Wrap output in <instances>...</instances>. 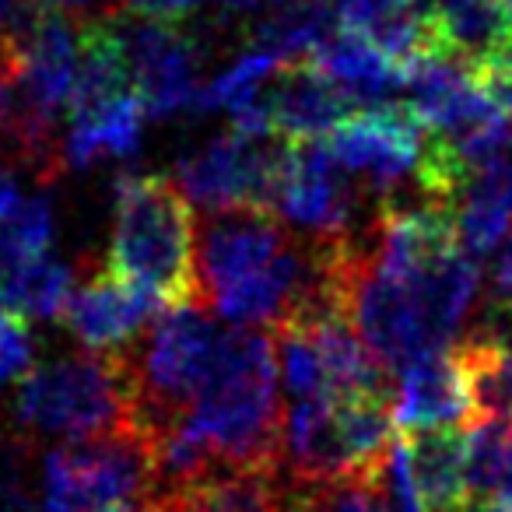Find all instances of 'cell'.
I'll list each match as a JSON object with an SVG mask.
<instances>
[{
	"label": "cell",
	"instance_id": "cell-1",
	"mask_svg": "<svg viewBox=\"0 0 512 512\" xmlns=\"http://www.w3.org/2000/svg\"><path fill=\"white\" fill-rule=\"evenodd\" d=\"M221 467H281V404L274 337L264 330L228 327L204 386L186 411Z\"/></svg>",
	"mask_w": 512,
	"mask_h": 512
},
{
	"label": "cell",
	"instance_id": "cell-2",
	"mask_svg": "<svg viewBox=\"0 0 512 512\" xmlns=\"http://www.w3.org/2000/svg\"><path fill=\"white\" fill-rule=\"evenodd\" d=\"M106 271L165 306L197 302V225L176 179L141 172L116 179Z\"/></svg>",
	"mask_w": 512,
	"mask_h": 512
},
{
	"label": "cell",
	"instance_id": "cell-3",
	"mask_svg": "<svg viewBox=\"0 0 512 512\" xmlns=\"http://www.w3.org/2000/svg\"><path fill=\"white\" fill-rule=\"evenodd\" d=\"M15 421L53 439H95L134 428V390L123 351H81L29 369Z\"/></svg>",
	"mask_w": 512,
	"mask_h": 512
},
{
	"label": "cell",
	"instance_id": "cell-4",
	"mask_svg": "<svg viewBox=\"0 0 512 512\" xmlns=\"http://www.w3.org/2000/svg\"><path fill=\"white\" fill-rule=\"evenodd\" d=\"M221 337L225 327L200 302L169 306L148 323V334L123 351L134 390V432L148 439L190 411L218 358Z\"/></svg>",
	"mask_w": 512,
	"mask_h": 512
},
{
	"label": "cell",
	"instance_id": "cell-5",
	"mask_svg": "<svg viewBox=\"0 0 512 512\" xmlns=\"http://www.w3.org/2000/svg\"><path fill=\"white\" fill-rule=\"evenodd\" d=\"M148 488V442L134 428L64 442L43 460V512H99Z\"/></svg>",
	"mask_w": 512,
	"mask_h": 512
},
{
	"label": "cell",
	"instance_id": "cell-6",
	"mask_svg": "<svg viewBox=\"0 0 512 512\" xmlns=\"http://www.w3.org/2000/svg\"><path fill=\"white\" fill-rule=\"evenodd\" d=\"M288 141L271 134L228 130L176 162V183L186 200L211 214L267 211L274 214V193L285 169Z\"/></svg>",
	"mask_w": 512,
	"mask_h": 512
},
{
	"label": "cell",
	"instance_id": "cell-7",
	"mask_svg": "<svg viewBox=\"0 0 512 512\" xmlns=\"http://www.w3.org/2000/svg\"><path fill=\"white\" fill-rule=\"evenodd\" d=\"M428 130L407 109L404 99L383 106L355 109L344 123H337L323 144L355 179H362L379 200H397L400 190L414 179L425 155Z\"/></svg>",
	"mask_w": 512,
	"mask_h": 512
},
{
	"label": "cell",
	"instance_id": "cell-8",
	"mask_svg": "<svg viewBox=\"0 0 512 512\" xmlns=\"http://www.w3.org/2000/svg\"><path fill=\"white\" fill-rule=\"evenodd\" d=\"M362 190L358 179L330 155L323 141H288L285 169L278 179L274 207L281 221L302 228L313 239H348Z\"/></svg>",
	"mask_w": 512,
	"mask_h": 512
},
{
	"label": "cell",
	"instance_id": "cell-9",
	"mask_svg": "<svg viewBox=\"0 0 512 512\" xmlns=\"http://www.w3.org/2000/svg\"><path fill=\"white\" fill-rule=\"evenodd\" d=\"M120 25V22H116ZM123 50H127L134 92L141 95L148 120H172V116L197 113L200 99V46L172 22L120 25Z\"/></svg>",
	"mask_w": 512,
	"mask_h": 512
},
{
	"label": "cell",
	"instance_id": "cell-10",
	"mask_svg": "<svg viewBox=\"0 0 512 512\" xmlns=\"http://www.w3.org/2000/svg\"><path fill=\"white\" fill-rule=\"evenodd\" d=\"M292 242L278 214L221 211L197 232V302L211 306L221 292L264 271Z\"/></svg>",
	"mask_w": 512,
	"mask_h": 512
},
{
	"label": "cell",
	"instance_id": "cell-11",
	"mask_svg": "<svg viewBox=\"0 0 512 512\" xmlns=\"http://www.w3.org/2000/svg\"><path fill=\"white\" fill-rule=\"evenodd\" d=\"M162 309L169 306L158 302L155 295L123 285L109 271H99L74 285L60 323L88 351H127Z\"/></svg>",
	"mask_w": 512,
	"mask_h": 512
},
{
	"label": "cell",
	"instance_id": "cell-12",
	"mask_svg": "<svg viewBox=\"0 0 512 512\" xmlns=\"http://www.w3.org/2000/svg\"><path fill=\"white\" fill-rule=\"evenodd\" d=\"M267 130L281 141H323L355 113V102L309 60L281 64L260 92Z\"/></svg>",
	"mask_w": 512,
	"mask_h": 512
},
{
	"label": "cell",
	"instance_id": "cell-13",
	"mask_svg": "<svg viewBox=\"0 0 512 512\" xmlns=\"http://www.w3.org/2000/svg\"><path fill=\"white\" fill-rule=\"evenodd\" d=\"M393 421L400 432L470 425V397L453 351H435L397 372Z\"/></svg>",
	"mask_w": 512,
	"mask_h": 512
},
{
	"label": "cell",
	"instance_id": "cell-14",
	"mask_svg": "<svg viewBox=\"0 0 512 512\" xmlns=\"http://www.w3.org/2000/svg\"><path fill=\"white\" fill-rule=\"evenodd\" d=\"M281 463L302 488L351 481L348 460L337 439L334 393L292 400V407L281 414Z\"/></svg>",
	"mask_w": 512,
	"mask_h": 512
},
{
	"label": "cell",
	"instance_id": "cell-15",
	"mask_svg": "<svg viewBox=\"0 0 512 512\" xmlns=\"http://www.w3.org/2000/svg\"><path fill=\"white\" fill-rule=\"evenodd\" d=\"M309 64L320 74H327L351 102L355 109L383 106V102H397L404 95L407 71L397 60L386 57L379 46H372L365 36L337 25L309 57Z\"/></svg>",
	"mask_w": 512,
	"mask_h": 512
},
{
	"label": "cell",
	"instance_id": "cell-16",
	"mask_svg": "<svg viewBox=\"0 0 512 512\" xmlns=\"http://www.w3.org/2000/svg\"><path fill=\"white\" fill-rule=\"evenodd\" d=\"M439 50L460 60L470 71H481L509 46L505 0H425Z\"/></svg>",
	"mask_w": 512,
	"mask_h": 512
},
{
	"label": "cell",
	"instance_id": "cell-17",
	"mask_svg": "<svg viewBox=\"0 0 512 512\" xmlns=\"http://www.w3.org/2000/svg\"><path fill=\"white\" fill-rule=\"evenodd\" d=\"M400 435L425 512H470L474 502L463 474V428H418Z\"/></svg>",
	"mask_w": 512,
	"mask_h": 512
},
{
	"label": "cell",
	"instance_id": "cell-18",
	"mask_svg": "<svg viewBox=\"0 0 512 512\" xmlns=\"http://www.w3.org/2000/svg\"><path fill=\"white\" fill-rule=\"evenodd\" d=\"M337 11L334 0H285L260 18L249 36L253 50L271 53L281 64H295V60H309L316 46L337 29Z\"/></svg>",
	"mask_w": 512,
	"mask_h": 512
},
{
	"label": "cell",
	"instance_id": "cell-19",
	"mask_svg": "<svg viewBox=\"0 0 512 512\" xmlns=\"http://www.w3.org/2000/svg\"><path fill=\"white\" fill-rule=\"evenodd\" d=\"M470 397V421L512 425V344H488L463 337L453 348Z\"/></svg>",
	"mask_w": 512,
	"mask_h": 512
},
{
	"label": "cell",
	"instance_id": "cell-20",
	"mask_svg": "<svg viewBox=\"0 0 512 512\" xmlns=\"http://www.w3.org/2000/svg\"><path fill=\"white\" fill-rule=\"evenodd\" d=\"M74 285L78 281H74L71 267L57 256L43 253L25 267H18L0 285V309L22 316V320H60Z\"/></svg>",
	"mask_w": 512,
	"mask_h": 512
},
{
	"label": "cell",
	"instance_id": "cell-21",
	"mask_svg": "<svg viewBox=\"0 0 512 512\" xmlns=\"http://www.w3.org/2000/svg\"><path fill=\"white\" fill-rule=\"evenodd\" d=\"M57 218L50 197H18L0 218V285L36 256L50 253Z\"/></svg>",
	"mask_w": 512,
	"mask_h": 512
},
{
	"label": "cell",
	"instance_id": "cell-22",
	"mask_svg": "<svg viewBox=\"0 0 512 512\" xmlns=\"http://www.w3.org/2000/svg\"><path fill=\"white\" fill-rule=\"evenodd\" d=\"M207 512H285L288 488L278 470H232L221 467L200 491H193Z\"/></svg>",
	"mask_w": 512,
	"mask_h": 512
},
{
	"label": "cell",
	"instance_id": "cell-23",
	"mask_svg": "<svg viewBox=\"0 0 512 512\" xmlns=\"http://www.w3.org/2000/svg\"><path fill=\"white\" fill-rule=\"evenodd\" d=\"M512 446V425L505 421H470L463 432V474H467L470 502H491L502 484L505 460Z\"/></svg>",
	"mask_w": 512,
	"mask_h": 512
},
{
	"label": "cell",
	"instance_id": "cell-24",
	"mask_svg": "<svg viewBox=\"0 0 512 512\" xmlns=\"http://www.w3.org/2000/svg\"><path fill=\"white\" fill-rule=\"evenodd\" d=\"M274 358H278V376L292 400L327 397L330 393L320 348L302 320H288L274 330Z\"/></svg>",
	"mask_w": 512,
	"mask_h": 512
},
{
	"label": "cell",
	"instance_id": "cell-25",
	"mask_svg": "<svg viewBox=\"0 0 512 512\" xmlns=\"http://www.w3.org/2000/svg\"><path fill=\"white\" fill-rule=\"evenodd\" d=\"M32 330L29 320L0 309V386L22 383L32 369Z\"/></svg>",
	"mask_w": 512,
	"mask_h": 512
},
{
	"label": "cell",
	"instance_id": "cell-26",
	"mask_svg": "<svg viewBox=\"0 0 512 512\" xmlns=\"http://www.w3.org/2000/svg\"><path fill=\"white\" fill-rule=\"evenodd\" d=\"M134 15L155 18V22H179L200 8V0H123Z\"/></svg>",
	"mask_w": 512,
	"mask_h": 512
},
{
	"label": "cell",
	"instance_id": "cell-27",
	"mask_svg": "<svg viewBox=\"0 0 512 512\" xmlns=\"http://www.w3.org/2000/svg\"><path fill=\"white\" fill-rule=\"evenodd\" d=\"M491 285H495V295L502 299H512V239L502 246L495 260V271H491Z\"/></svg>",
	"mask_w": 512,
	"mask_h": 512
},
{
	"label": "cell",
	"instance_id": "cell-28",
	"mask_svg": "<svg viewBox=\"0 0 512 512\" xmlns=\"http://www.w3.org/2000/svg\"><path fill=\"white\" fill-rule=\"evenodd\" d=\"M29 4H32V0H29ZM29 4H25V0H0V43H4V39L18 29V22L25 18Z\"/></svg>",
	"mask_w": 512,
	"mask_h": 512
},
{
	"label": "cell",
	"instance_id": "cell-29",
	"mask_svg": "<svg viewBox=\"0 0 512 512\" xmlns=\"http://www.w3.org/2000/svg\"><path fill=\"white\" fill-rule=\"evenodd\" d=\"M43 8H53V11H95V8H113V0H36Z\"/></svg>",
	"mask_w": 512,
	"mask_h": 512
},
{
	"label": "cell",
	"instance_id": "cell-30",
	"mask_svg": "<svg viewBox=\"0 0 512 512\" xmlns=\"http://www.w3.org/2000/svg\"><path fill=\"white\" fill-rule=\"evenodd\" d=\"M495 502H502L505 509H512V446H509V460H505L502 484H498V491H495Z\"/></svg>",
	"mask_w": 512,
	"mask_h": 512
},
{
	"label": "cell",
	"instance_id": "cell-31",
	"mask_svg": "<svg viewBox=\"0 0 512 512\" xmlns=\"http://www.w3.org/2000/svg\"><path fill=\"white\" fill-rule=\"evenodd\" d=\"M99 512H158L155 505L144 498V502H134V498H123V502H113V505H106V509H99Z\"/></svg>",
	"mask_w": 512,
	"mask_h": 512
},
{
	"label": "cell",
	"instance_id": "cell-32",
	"mask_svg": "<svg viewBox=\"0 0 512 512\" xmlns=\"http://www.w3.org/2000/svg\"><path fill=\"white\" fill-rule=\"evenodd\" d=\"M225 11H256V8H267L274 0H218Z\"/></svg>",
	"mask_w": 512,
	"mask_h": 512
},
{
	"label": "cell",
	"instance_id": "cell-33",
	"mask_svg": "<svg viewBox=\"0 0 512 512\" xmlns=\"http://www.w3.org/2000/svg\"><path fill=\"white\" fill-rule=\"evenodd\" d=\"M505 18H509V46H505L502 60H509L512 64V0H505Z\"/></svg>",
	"mask_w": 512,
	"mask_h": 512
}]
</instances>
